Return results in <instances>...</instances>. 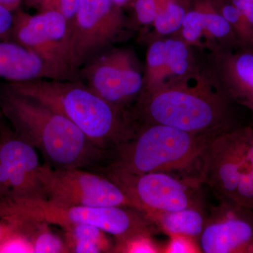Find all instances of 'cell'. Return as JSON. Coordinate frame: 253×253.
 Segmentation results:
<instances>
[{"label": "cell", "mask_w": 253, "mask_h": 253, "mask_svg": "<svg viewBox=\"0 0 253 253\" xmlns=\"http://www.w3.org/2000/svg\"><path fill=\"white\" fill-rule=\"evenodd\" d=\"M18 221L22 223L23 234L29 239L33 253H68L63 238L51 229L49 223L41 221Z\"/></svg>", "instance_id": "ffe728a7"}, {"label": "cell", "mask_w": 253, "mask_h": 253, "mask_svg": "<svg viewBox=\"0 0 253 253\" xmlns=\"http://www.w3.org/2000/svg\"><path fill=\"white\" fill-rule=\"evenodd\" d=\"M159 6L156 0H136L134 3L135 22L134 28L152 26L159 13Z\"/></svg>", "instance_id": "484cf974"}, {"label": "cell", "mask_w": 253, "mask_h": 253, "mask_svg": "<svg viewBox=\"0 0 253 253\" xmlns=\"http://www.w3.org/2000/svg\"><path fill=\"white\" fill-rule=\"evenodd\" d=\"M201 16L204 49L208 51L241 47L234 30L225 18L213 7L211 0L196 5Z\"/></svg>", "instance_id": "e0dca14e"}, {"label": "cell", "mask_w": 253, "mask_h": 253, "mask_svg": "<svg viewBox=\"0 0 253 253\" xmlns=\"http://www.w3.org/2000/svg\"><path fill=\"white\" fill-rule=\"evenodd\" d=\"M70 23L55 11L15 15L10 40L27 48L70 79L77 80L71 72L68 59Z\"/></svg>", "instance_id": "8fae6325"}, {"label": "cell", "mask_w": 253, "mask_h": 253, "mask_svg": "<svg viewBox=\"0 0 253 253\" xmlns=\"http://www.w3.org/2000/svg\"><path fill=\"white\" fill-rule=\"evenodd\" d=\"M199 241L205 253H253V210L219 200L207 214Z\"/></svg>", "instance_id": "7c38bea8"}, {"label": "cell", "mask_w": 253, "mask_h": 253, "mask_svg": "<svg viewBox=\"0 0 253 253\" xmlns=\"http://www.w3.org/2000/svg\"><path fill=\"white\" fill-rule=\"evenodd\" d=\"M191 81L166 84L143 92L131 110L136 122L207 134L251 124L241 116L240 111L245 109L214 86L202 64L194 84H190Z\"/></svg>", "instance_id": "6da1fadb"}, {"label": "cell", "mask_w": 253, "mask_h": 253, "mask_svg": "<svg viewBox=\"0 0 253 253\" xmlns=\"http://www.w3.org/2000/svg\"><path fill=\"white\" fill-rule=\"evenodd\" d=\"M112 1L115 3V4L121 6H123V5L126 4V2H128L129 0H112Z\"/></svg>", "instance_id": "836d02e7"}, {"label": "cell", "mask_w": 253, "mask_h": 253, "mask_svg": "<svg viewBox=\"0 0 253 253\" xmlns=\"http://www.w3.org/2000/svg\"><path fill=\"white\" fill-rule=\"evenodd\" d=\"M159 230L169 236H183L195 239L201 236L207 214L204 208H187L174 212H157L149 217Z\"/></svg>", "instance_id": "ac0fdd59"}, {"label": "cell", "mask_w": 253, "mask_h": 253, "mask_svg": "<svg viewBox=\"0 0 253 253\" xmlns=\"http://www.w3.org/2000/svg\"><path fill=\"white\" fill-rule=\"evenodd\" d=\"M19 232L22 233L19 221L6 218H0V244L4 242L10 236Z\"/></svg>", "instance_id": "f546056e"}, {"label": "cell", "mask_w": 253, "mask_h": 253, "mask_svg": "<svg viewBox=\"0 0 253 253\" xmlns=\"http://www.w3.org/2000/svg\"><path fill=\"white\" fill-rule=\"evenodd\" d=\"M211 1L213 7L229 23L242 46L253 48V28L239 9L229 0Z\"/></svg>", "instance_id": "603a6c76"}, {"label": "cell", "mask_w": 253, "mask_h": 253, "mask_svg": "<svg viewBox=\"0 0 253 253\" xmlns=\"http://www.w3.org/2000/svg\"><path fill=\"white\" fill-rule=\"evenodd\" d=\"M249 126L213 136L203 156L200 179L218 200L253 210V174L248 155Z\"/></svg>", "instance_id": "8992f818"}, {"label": "cell", "mask_w": 253, "mask_h": 253, "mask_svg": "<svg viewBox=\"0 0 253 253\" xmlns=\"http://www.w3.org/2000/svg\"><path fill=\"white\" fill-rule=\"evenodd\" d=\"M166 82L165 38L150 40L144 68V91L156 89ZM143 94V93H142Z\"/></svg>", "instance_id": "44dd1931"}, {"label": "cell", "mask_w": 253, "mask_h": 253, "mask_svg": "<svg viewBox=\"0 0 253 253\" xmlns=\"http://www.w3.org/2000/svg\"><path fill=\"white\" fill-rule=\"evenodd\" d=\"M39 179L46 199L53 204L134 208L124 191L104 174L80 168H54L44 163L40 168Z\"/></svg>", "instance_id": "30bf717a"}, {"label": "cell", "mask_w": 253, "mask_h": 253, "mask_svg": "<svg viewBox=\"0 0 253 253\" xmlns=\"http://www.w3.org/2000/svg\"><path fill=\"white\" fill-rule=\"evenodd\" d=\"M247 18L253 28V0H229Z\"/></svg>", "instance_id": "4dcf8cb0"}, {"label": "cell", "mask_w": 253, "mask_h": 253, "mask_svg": "<svg viewBox=\"0 0 253 253\" xmlns=\"http://www.w3.org/2000/svg\"><path fill=\"white\" fill-rule=\"evenodd\" d=\"M41 166L37 150L0 125V172L9 179V197L46 199L39 179Z\"/></svg>", "instance_id": "5bb4252c"}, {"label": "cell", "mask_w": 253, "mask_h": 253, "mask_svg": "<svg viewBox=\"0 0 253 253\" xmlns=\"http://www.w3.org/2000/svg\"><path fill=\"white\" fill-rule=\"evenodd\" d=\"M151 236L141 235L126 241L116 242L113 246V253H160Z\"/></svg>", "instance_id": "d4e9b609"}, {"label": "cell", "mask_w": 253, "mask_h": 253, "mask_svg": "<svg viewBox=\"0 0 253 253\" xmlns=\"http://www.w3.org/2000/svg\"><path fill=\"white\" fill-rule=\"evenodd\" d=\"M215 135L193 134L164 125H139L132 138L108 150L101 168L135 174L168 172L201 182L203 156Z\"/></svg>", "instance_id": "277c9868"}, {"label": "cell", "mask_w": 253, "mask_h": 253, "mask_svg": "<svg viewBox=\"0 0 253 253\" xmlns=\"http://www.w3.org/2000/svg\"><path fill=\"white\" fill-rule=\"evenodd\" d=\"M101 171L148 217L157 212L204 208L203 184L197 179L163 172L135 174L109 168H101Z\"/></svg>", "instance_id": "ba28073f"}, {"label": "cell", "mask_w": 253, "mask_h": 253, "mask_svg": "<svg viewBox=\"0 0 253 253\" xmlns=\"http://www.w3.org/2000/svg\"><path fill=\"white\" fill-rule=\"evenodd\" d=\"M1 111H0V116H1Z\"/></svg>", "instance_id": "d590c367"}, {"label": "cell", "mask_w": 253, "mask_h": 253, "mask_svg": "<svg viewBox=\"0 0 253 253\" xmlns=\"http://www.w3.org/2000/svg\"><path fill=\"white\" fill-rule=\"evenodd\" d=\"M0 79L9 83L38 79L71 80L11 40L0 41Z\"/></svg>", "instance_id": "9a60e30c"}, {"label": "cell", "mask_w": 253, "mask_h": 253, "mask_svg": "<svg viewBox=\"0 0 253 253\" xmlns=\"http://www.w3.org/2000/svg\"><path fill=\"white\" fill-rule=\"evenodd\" d=\"M6 86L61 113L102 149L129 140L139 127L132 113L115 107L78 80L38 79Z\"/></svg>", "instance_id": "3957f363"}, {"label": "cell", "mask_w": 253, "mask_h": 253, "mask_svg": "<svg viewBox=\"0 0 253 253\" xmlns=\"http://www.w3.org/2000/svg\"><path fill=\"white\" fill-rule=\"evenodd\" d=\"M78 80L109 104L131 112L144 89V70L132 49L112 46L89 60Z\"/></svg>", "instance_id": "9c48e42d"}, {"label": "cell", "mask_w": 253, "mask_h": 253, "mask_svg": "<svg viewBox=\"0 0 253 253\" xmlns=\"http://www.w3.org/2000/svg\"><path fill=\"white\" fill-rule=\"evenodd\" d=\"M68 253H113V246L105 231L89 224H72L63 227Z\"/></svg>", "instance_id": "d6986e66"}, {"label": "cell", "mask_w": 253, "mask_h": 253, "mask_svg": "<svg viewBox=\"0 0 253 253\" xmlns=\"http://www.w3.org/2000/svg\"><path fill=\"white\" fill-rule=\"evenodd\" d=\"M251 126H253V119L251 120Z\"/></svg>", "instance_id": "e575fe53"}, {"label": "cell", "mask_w": 253, "mask_h": 253, "mask_svg": "<svg viewBox=\"0 0 253 253\" xmlns=\"http://www.w3.org/2000/svg\"><path fill=\"white\" fill-rule=\"evenodd\" d=\"M135 31L132 21L112 0H80L70 23L68 59L71 72L105 50L129 39Z\"/></svg>", "instance_id": "52a82bcc"}, {"label": "cell", "mask_w": 253, "mask_h": 253, "mask_svg": "<svg viewBox=\"0 0 253 253\" xmlns=\"http://www.w3.org/2000/svg\"><path fill=\"white\" fill-rule=\"evenodd\" d=\"M203 69L215 87L249 111L253 119V48L208 51Z\"/></svg>", "instance_id": "4fadbf2b"}, {"label": "cell", "mask_w": 253, "mask_h": 253, "mask_svg": "<svg viewBox=\"0 0 253 253\" xmlns=\"http://www.w3.org/2000/svg\"><path fill=\"white\" fill-rule=\"evenodd\" d=\"M14 18L15 14L12 11L0 5V41L10 40Z\"/></svg>", "instance_id": "f1b7e54d"}, {"label": "cell", "mask_w": 253, "mask_h": 253, "mask_svg": "<svg viewBox=\"0 0 253 253\" xmlns=\"http://www.w3.org/2000/svg\"><path fill=\"white\" fill-rule=\"evenodd\" d=\"M188 11L189 9L176 1L167 3L160 10L152 24L154 31L150 40L175 36L180 30Z\"/></svg>", "instance_id": "7402d4cb"}, {"label": "cell", "mask_w": 253, "mask_h": 253, "mask_svg": "<svg viewBox=\"0 0 253 253\" xmlns=\"http://www.w3.org/2000/svg\"><path fill=\"white\" fill-rule=\"evenodd\" d=\"M165 252L169 253H196L193 239L183 236H171V240Z\"/></svg>", "instance_id": "83f0119b"}, {"label": "cell", "mask_w": 253, "mask_h": 253, "mask_svg": "<svg viewBox=\"0 0 253 253\" xmlns=\"http://www.w3.org/2000/svg\"><path fill=\"white\" fill-rule=\"evenodd\" d=\"M0 253H33L31 242L23 233H16L0 244Z\"/></svg>", "instance_id": "4316f807"}, {"label": "cell", "mask_w": 253, "mask_h": 253, "mask_svg": "<svg viewBox=\"0 0 253 253\" xmlns=\"http://www.w3.org/2000/svg\"><path fill=\"white\" fill-rule=\"evenodd\" d=\"M0 111L18 137L38 150L54 168L102 167L108 150L88 139L74 123L46 105L14 92L0 89Z\"/></svg>", "instance_id": "7a4b0ae2"}, {"label": "cell", "mask_w": 253, "mask_h": 253, "mask_svg": "<svg viewBox=\"0 0 253 253\" xmlns=\"http://www.w3.org/2000/svg\"><path fill=\"white\" fill-rule=\"evenodd\" d=\"M248 155L251 161L253 174V126L251 124L249 126L248 134Z\"/></svg>", "instance_id": "1f68e13d"}, {"label": "cell", "mask_w": 253, "mask_h": 253, "mask_svg": "<svg viewBox=\"0 0 253 253\" xmlns=\"http://www.w3.org/2000/svg\"><path fill=\"white\" fill-rule=\"evenodd\" d=\"M0 218L46 221L65 227L89 224L114 236L116 242L141 235L152 236L159 229L144 213L125 206H66L44 199H0Z\"/></svg>", "instance_id": "5b68a950"}, {"label": "cell", "mask_w": 253, "mask_h": 253, "mask_svg": "<svg viewBox=\"0 0 253 253\" xmlns=\"http://www.w3.org/2000/svg\"><path fill=\"white\" fill-rule=\"evenodd\" d=\"M21 1L22 0H0V5H2L11 11H14L17 9Z\"/></svg>", "instance_id": "d6a6232c"}, {"label": "cell", "mask_w": 253, "mask_h": 253, "mask_svg": "<svg viewBox=\"0 0 253 253\" xmlns=\"http://www.w3.org/2000/svg\"><path fill=\"white\" fill-rule=\"evenodd\" d=\"M164 38L166 71L164 84L194 80L201 70V59L197 57L195 48L178 36Z\"/></svg>", "instance_id": "2e32d148"}, {"label": "cell", "mask_w": 253, "mask_h": 253, "mask_svg": "<svg viewBox=\"0 0 253 253\" xmlns=\"http://www.w3.org/2000/svg\"><path fill=\"white\" fill-rule=\"evenodd\" d=\"M26 4L38 13L55 11L67 18L69 23L77 12L80 0H26Z\"/></svg>", "instance_id": "cb8c5ba5"}]
</instances>
